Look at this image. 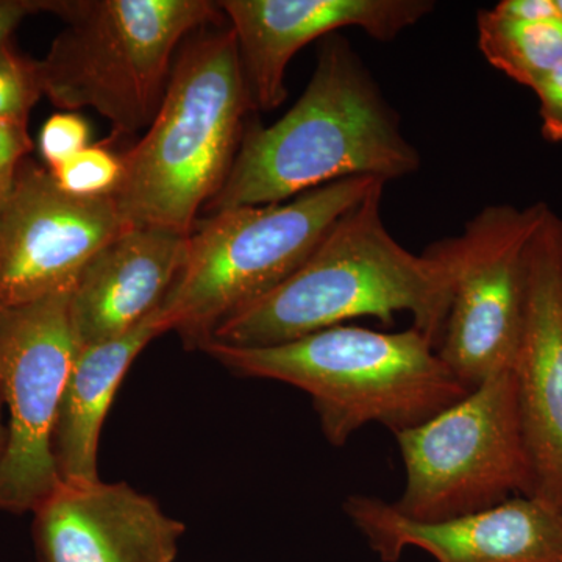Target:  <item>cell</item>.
<instances>
[{"instance_id":"obj_1","label":"cell","mask_w":562,"mask_h":562,"mask_svg":"<svg viewBox=\"0 0 562 562\" xmlns=\"http://www.w3.org/2000/svg\"><path fill=\"white\" fill-rule=\"evenodd\" d=\"M419 168L401 117L349 40L333 33L321 40L312 79L292 109L269 127L247 125L231 176L203 211L288 202L355 177L387 183Z\"/></svg>"},{"instance_id":"obj_2","label":"cell","mask_w":562,"mask_h":562,"mask_svg":"<svg viewBox=\"0 0 562 562\" xmlns=\"http://www.w3.org/2000/svg\"><path fill=\"white\" fill-rule=\"evenodd\" d=\"M384 187L376 184L347 210L297 271L225 321L210 342L277 346L358 317L391 327L395 314L408 313L413 328L438 350L452 276L435 251L413 254L387 232Z\"/></svg>"},{"instance_id":"obj_3","label":"cell","mask_w":562,"mask_h":562,"mask_svg":"<svg viewBox=\"0 0 562 562\" xmlns=\"http://www.w3.org/2000/svg\"><path fill=\"white\" fill-rule=\"evenodd\" d=\"M254 110L232 29L192 36L146 135L122 155L124 220L190 235L231 176Z\"/></svg>"},{"instance_id":"obj_4","label":"cell","mask_w":562,"mask_h":562,"mask_svg":"<svg viewBox=\"0 0 562 562\" xmlns=\"http://www.w3.org/2000/svg\"><path fill=\"white\" fill-rule=\"evenodd\" d=\"M243 376L291 384L312 397L322 432L346 446L369 424L397 435L417 427L471 392L416 328L376 331L336 325L266 347H203Z\"/></svg>"},{"instance_id":"obj_5","label":"cell","mask_w":562,"mask_h":562,"mask_svg":"<svg viewBox=\"0 0 562 562\" xmlns=\"http://www.w3.org/2000/svg\"><path fill=\"white\" fill-rule=\"evenodd\" d=\"M65 29L38 61L43 94L65 110L92 109L114 136L149 127L171 79L177 49L225 21L210 0H40Z\"/></svg>"},{"instance_id":"obj_6","label":"cell","mask_w":562,"mask_h":562,"mask_svg":"<svg viewBox=\"0 0 562 562\" xmlns=\"http://www.w3.org/2000/svg\"><path fill=\"white\" fill-rule=\"evenodd\" d=\"M380 183L386 181L355 177L288 202L222 210L198 221L160 306L166 330L203 349L225 321L297 271L331 225Z\"/></svg>"},{"instance_id":"obj_7","label":"cell","mask_w":562,"mask_h":562,"mask_svg":"<svg viewBox=\"0 0 562 562\" xmlns=\"http://www.w3.org/2000/svg\"><path fill=\"white\" fill-rule=\"evenodd\" d=\"M406 484L394 506L419 522H439L530 495L514 372L479 384L431 419L394 435Z\"/></svg>"},{"instance_id":"obj_8","label":"cell","mask_w":562,"mask_h":562,"mask_svg":"<svg viewBox=\"0 0 562 562\" xmlns=\"http://www.w3.org/2000/svg\"><path fill=\"white\" fill-rule=\"evenodd\" d=\"M549 210L542 202L484 206L460 236L428 247L452 276L438 355L468 390L516 364L528 246Z\"/></svg>"},{"instance_id":"obj_9","label":"cell","mask_w":562,"mask_h":562,"mask_svg":"<svg viewBox=\"0 0 562 562\" xmlns=\"http://www.w3.org/2000/svg\"><path fill=\"white\" fill-rule=\"evenodd\" d=\"M70 290L0 310V397L9 406L0 509L35 512L61 483L55 424L77 357Z\"/></svg>"},{"instance_id":"obj_10","label":"cell","mask_w":562,"mask_h":562,"mask_svg":"<svg viewBox=\"0 0 562 562\" xmlns=\"http://www.w3.org/2000/svg\"><path fill=\"white\" fill-rule=\"evenodd\" d=\"M128 227L114 195L68 194L46 166L27 158L0 203V310L70 290Z\"/></svg>"},{"instance_id":"obj_11","label":"cell","mask_w":562,"mask_h":562,"mask_svg":"<svg viewBox=\"0 0 562 562\" xmlns=\"http://www.w3.org/2000/svg\"><path fill=\"white\" fill-rule=\"evenodd\" d=\"M531 491L562 513V217L547 211L527 251L522 336L514 364Z\"/></svg>"},{"instance_id":"obj_12","label":"cell","mask_w":562,"mask_h":562,"mask_svg":"<svg viewBox=\"0 0 562 562\" xmlns=\"http://www.w3.org/2000/svg\"><path fill=\"white\" fill-rule=\"evenodd\" d=\"M344 512L383 562L408 547L438 562H562V513L527 495L439 522L409 519L369 495H349Z\"/></svg>"},{"instance_id":"obj_13","label":"cell","mask_w":562,"mask_h":562,"mask_svg":"<svg viewBox=\"0 0 562 562\" xmlns=\"http://www.w3.org/2000/svg\"><path fill=\"white\" fill-rule=\"evenodd\" d=\"M255 110L279 109L286 70L306 44L358 27L390 43L435 10L431 0H224Z\"/></svg>"},{"instance_id":"obj_14","label":"cell","mask_w":562,"mask_h":562,"mask_svg":"<svg viewBox=\"0 0 562 562\" xmlns=\"http://www.w3.org/2000/svg\"><path fill=\"white\" fill-rule=\"evenodd\" d=\"M38 562H173L180 520L127 483L61 482L35 509Z\"/></svg>"},{"instance_id":"obj_15","label":"cell","mask_w":562,"mask_h":562,"mask_svg":"<svg viewBox=\"0 0 562 562\" xmlns=\"http://www.w3.org/2000/svg\"><path fill=\"white\" fill-rule=\"evenodd\" d=\"M187 239L166 228L132 225L85 266L69 306L77 351L125 335L160 308Z\"/></svg>"},{"instance_id":"obj_16","label":"cell","mask_w":562,"mask_h":562,"mask_svg":"<svg viewBox=\"0 0 562 562\" xmlns=\"http://www.w3.org/2000/svg\"><path fill=\"white\" fill-rule=\"evenodd\" d=\"M165 333L158 308L125 335L77 351L52 442L61 482L99 480L102 425L117 387L144 347Z\"/></svg>"},{"instance_id":"obj_17","label":"cell","mask_w":562,"mask_h":562,"mask_svg":"<svg viewBox=\"0 0 562 562\" xmlns=\"http://www.w3.org/2000/svg\"><path fill=\"white\" fill-rule=\"evenodd\" d=\"M479 47L490 65L531 88L562 63V22L522 21L494 9L476 14Z\"/></svg>"},{"instance_id":"obj_18","label":"cell","mask_w":562,"mask_h":562,"mask_svg":"<svg viewBox=\"0 0 562 562\" xmlns=\"http://www.w3.org/2000/svg\"><path fill=\"white\" fill-rule=\"evenodd\" d=\"M49 171L58 188L68 194L109 198L120 188L124 165L122 155L113 154L106 144H95Z\"/></svg>"},{"instance_id":"obj_19","label":"cell","mask_w":562,"mask_h":562,"mask_svg":"<svg viewBox=\"0 0 562 562\" xmlns=\"http://www.w3.org/2000/svg\"><path fill=\"white\" fill-rule=\"evenodd\" d=\"M43 94L38 61L0 44V121L27 125L29 114Z\"/></svg>"},{"instance_id":"obj_20","label":"cell","mask_w":562,"mask_h":562,"mask_svg":"<svg viewBox=\"0 0 562 562\" xmlns=\"http://www.w3.org/2000/svg\"><path fill=\"white\" fill-rule=\"evenodd\" d=\"M90 125L74 113H55L44 122L38 147L47 169L57 168L90 146Z\"/></svg>"},{"instance_id":"obj_21","label":"cell","mask_w":562,"mask_h":562,"mask_svg":"<svg viewBox=\"0 0 562 562\" xmlns=\"http://www.w3.org/2000/svg\"><path fill=\"white\" fill-rule=\"evenodd\" d=\"M32 150L27 125L0 121V203L9 198L18 171Z\"/></svg>"},{"instance_id":"obj_22","label":"cell","mask_w":562,"mask_h":562,"mask_svg":"<svg viewBox=\"0 0 562 562\" xmlns=\"http://www.w3.org/2000/svg\"><path fill=\"white\" fill-rule=\"evenodd\" d=\"M539 101L542 136L550 143L562 140V63L532 87Z\"/></svg>"},{"instance_id":"obj_23","label":"cell","mask_w":562,"mask_h":562,"mask_svg":"<svg viewBox=\"0 0 562 562\" xmlns=\"http://www.w3.org/2000/svg\"><path fill=\"white\" fill-rule=\"evenodd\" d=\"M494 10L513 20L560 21L554 0H503Z\"/></svg>"},{"instance_id":"obj_24","label":"cell","mask_w":562,"mask_h":562,"mask_svg":"<svg viewBox=\"0 0 562 562\" xmlns=\"http://www.w3.org/2000/svg\"><path fill=\"white\" fill-rule=\"evenodd\" d=\"M40 11V0H0V44L9 43L21 22Z\"/></svg>"},{"instance_id":"obj_25","label":"cell","mask_w":562,"mask_h":562,"mask_svg":"<svg viewBox=\"0 0 562 562\" xmlns=\"http://www.w3.org/2000/svg\"><path fill=\"white\" fill-rule=\"evenodd\" d=\"M7 447V428L2 424V397H0V460H2L3 452Z\"/></svg>"},{"instance_id":"obj_26","label":"cell","mask_w":562,"mask_h":562,"mask_svg":"<svg viewBox=\"0 0 562 562\" xmlns=\"http://www.w3.org/2000/svg\"><path fill=\"white\" fill-rule=\"evenodd\" d=\"M554 5H557L558 18L562 22V0H554Z\"/></svg>"}]
</instances>
